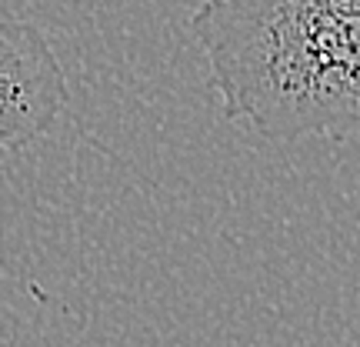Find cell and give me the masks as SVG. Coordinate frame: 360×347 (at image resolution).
<instances>
[{"label":"cell","mask_w":360,"mask_h":347,"mask_svg":"<svg viewBox=\"0 0 360 347\" xmlns=\"http://www.w3.org/2000/svg\"><path fill=\"white\" fill-rule=\"evenodd\" d=\"M191 30L224 120L270 141L360 130V0H204Z\"/></svg>","instance_id":"6da1fadb"},{"label":"cell","mask_w":360,"mask_h":347,"mask_svg":"<svg viewBox=\"0 0 360 347\" xmlns=\"http://www.w3.org/2000/svg\"><path fill=\"white\" fill-rule=\"evenodd\" d=\"M70 103L64 67L40 27L0 17V151L47 137Z\"/></svg>","instance_id":"7a4b0ae2"}]
</instances>
